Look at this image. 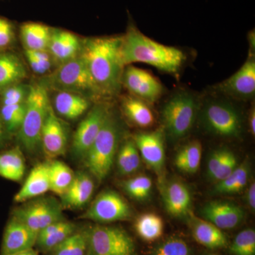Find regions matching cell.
Segmentation results:
<instances>
[{
	"label": "cell",
	"mask_w": 255,
	"mask_h": 255,
	"mask_svg": "<svg viewBox=\"0 0 255 255\" xmlns=\"http://www.w3.org/2000/svg\"><path fill=\"white\" fill-rule=\"evenodd\" d=\"M123 36L92 37L82 43L80 57L93 80L98 97H113L121 90L125 64Z\"/></svg>",
	"instance_id": "cell-1"
},
{
	"label": "cell",
	"mask_w": 255,
	"mask_h": 255,
	"mask_svg": "<svg viewBox=\"0 0 255 255\" xmlns=\"http://www.w3.org/2000/svg\"><path fill=\"white\" fill-rule=\"evenodd\" d=\"M122 53L126 66L133 63H145L174 75L179 74L187 59L182 50L151 39L132 23L123 36Z\"/></svg>",
	"instance_id": "cell-2"
},
{
	"label": "cell",
	"mask_w": 255,
	"mask_h": 255,
	"mask_svg": "<svg viewBox=\"0 0 255 255\" xmlns=\"http://www.w3.org/2000/svg\"><path fill=\"white\" fill-rule=\"evenodd\" d=\"M120 138V128L110 114L95 141L85 155V164L99 182L107 177L113 166Z\"/></svg>",
	"instance_id": "cell-3"
},
{
	"label": "cell",
	"mask_w": 255,
	"mask_h": 255,
	"mask_svg": "<svg viewBox=\"0 0 255 255\" xmlns=\"http://www.w3.org/2000/svg\"><path fill=\"white\" fill-rule=\"evenodd\" d=\"M50 107L48 90L42 84L30 86L26 110L18 139L25 150L36 152L41 145V132Z\"/></svg>",
	"instance_id": "cell-4"
},
{
	"label": "cell",
	"mask_w": 255,
	"mask_h": 255,
	"mask_svg": "<svg viewBox=\"0 0 255 255\" xmlns=\"http://www.w3.org/2000/svg\"><path fill=\"white\" fill-rule=\"evenodd\" d=\"M198 106L194 96L188 92H179L171 97L161 112L164 132L172 140L187 136L195 122Z\"/></svg>",
	"instance_id": "cell-5"
},
{
	"label": "cell",
	"mask_w": 255,
	"mask_h": 255,
	"mask_svg": "<svg viewBox=\"0 0 255 255\" xmlns=\"http://www.w3.org/2000/svg\"><path fill=\"white\" fill-rule=\"evenodd\" d=\"M41 84L46 89H53L58 92H72L85 97H98L95 84L80 55L60 64Z\"/></svg>",
	"instance_id": "cell-6"
},
{
	"label": "cell",
	"mask_w": 255,
	"mask_h": 255,
	"mask_svg": "<svg viewBox=\"0 0 255 255\" xmlns=\"http://www.w3.org/2000/svg\"><path fill=\"white\" fill-rule=\"evenodd\" d=\"M86 255H136V248L123 228L97 225L89 228Z\"/></svg>",
	"instance_id": "cell-7"
},
{
	"label": "cell",
	"mask_w": 255,
	"mask_h": 255,
	"mask_svg": "<svg viewBox=\"0 0 255 255\" xmlns=\"http://www.w3.org/2000/svg\"><path fill=\"white\" fill-rule=\"evenodd\" d=\"M202 120L206 128L223 137H238L243 130L241 115L231 104L211 101L204 106Z\"/></svg>",
	"instance_id": "cell-8"
},
{
	"label": "cell",
	"mask_w": 255,
	"mask_h": 255,
	"mask_svg": "<svg viewBox=\"0 0 255 255\" xmlns=\"http://www.w3.org/2000/svg\"><path fill=\"white\" fill-rule=\"evenodd\" d=\"M13 218L38 234L47 226L64 221L61 205L53 198H44L14 210Z\"/></svg>",
	"instance_id": "cell-9"
},
{
	"label": "cell",
	"mask_w": 255,
	"mask_h": 255,
	"mask_svg": "<svg viewBox=\"0 0 255 255\" xmlns=\"http://www.w3.org/2000/svg\"><path fill=\"white\" fill-rule=\"evenodd\" d=\"M132 212L128 203L116 191H105L96 198L82 219L101 223L127 221Z\"/></svg>",
	"instance_id": "cell-10"
},
{
	"label": "cell",
	"mask_w": 255,
	"mask_h": 255,
	"mask_svg": "<svg viewBox=\"0 0 255 255\" xmlns=\"http://www.w3.org/2000/svg\"><path fill=\"white\" fill-rule=\"evenodd\" d=\"M132 140L142 159L157 174L159 183L162 182L164 180L165 162L163 128L151 132H137L134 135Z\"/></svg>",
	"instance_id": "cell-11"
},
{
	"label": "cell",
	"mask_w": 255,
	"mask_h": 255,
	"mask_svg": "<svg viewBox=\"0 0 255 255\" xmlns=\"http://www.w3.org/2000/svg\"><path fill=\"white\" fill-rule=\"evenodd\" d=\"M110 114L108 107L101 104L95 106L89 112L85 119L79 125L74 135V155L84 159Z\"/></svg>",
	"instance_id": "cell-12"
},
{
	"label": "cell",
	"mask_w": 255,
	"mask_h": 255,
	"mask_svg": "<svg viewBox=\"0 0 255 255\" xmlns=\"http://www.w3.org/2000/svg\"><path fill=\"white\" fill-rule=\"evenodd\" d=\"M122 84L132 95L146 102H155L163 92L161 82L148 72L134 66L124 69Z\"/></svg>",
	"instance_id": "cell-13"
},
{
	"label": "cell",
	"mask_w": 255,
	"mask_h": 255,
	"mask_svg": "<svg viewBox=\"0 0 255 255\" xmlns=\"http://www.w3.org/2000/svg\"><path fill=\"white\" fill-rule=\"evenodd\" d=\"M68 145V128L50 107L41 132V145L48 158L65 154Z\"/></svg>",
	"instance_id": "cell-14"
},
{
	"label": "cell",
	"mask_w": 255,
	"mask_h": 255,
	"mask_svg": "<svg viewBox=\"0 0 255 255\" xmlns=\"http://www.w3.org/2000/svg\"><path fill=\"white\" fill-rule=\"evenodd\" d=\"M220 92L242 100H249L255 94V60L251 55L244 65L218 86Z\"/></svg>",
	"instance_id": "cell-15"
},
{
	"label": "cell",
	"mask_w": 255,
	"mask_h": 255,
	"mask_svg": "<svg viewBox=\"0 0 255 255\" xmlns=\"http://www.w3.org/2000/svg\"><path fill=\"white\" fill-rule=\"evenodd\" d=\"M203 219L221 230L238 227L245 219L241 206L228 201H214L207 203L201 209Z\"/></svg>",
	"instance_id": "cell-16"
},
{
	"label": "cell",
	"mask_w": 255,
	"mask_h": 255,
	"mask_svg": "<svg viewBox=\"0 0 255 255\" xmlns=\"http://www.w3.org/2000/svg\"><path fill=\"white\" fill-rule=\"evenodd\" d=\"M161 194L164 207L171 216L176 218L187 216L191 212L192 196L190 189L179 180L160 182Z\"/></svg>",
	"instance_id": "cell-17"
},
{
	"label": "cell",
	"mask_w": 255,
	"mask_h": 255,
	"mask_svg": "<svg viewBox=\"0 0 255 255\" xmlns=\"http://www.w3.org/2000/svg\"><path fill=\"white\" fill-rule=\"evenodd\" d=\"M37 236L36 233L12 217L5 228L1 255H14L34 248Z\"/></svg>",
	"instance_id": "cell-18"
},
{
	"label": "cell",
	"mask_w": 255,
	"mask_h": 255,
	"mask_svg": "<svg viewBox=\"0 0 255 255\" xmlns=\"http://www.w3.org/2000/svg\"><path fill=\"white\" fill-rule=\"evenodd\" d=\"M82 43L72 32L53 28L48 52L55 61L63 64L80 55Z\"/></svg>",
	"instance_id": "cell-19"
},
{
	"label": "cell",
	"mask_w": 255,
	"mask_h": 255,
	"mask_svg": "<svg viewBox=\"0 0 255 255\" xmlns=\"http://www.w3.org/2000/svg\"><path fill=\"white\" fill-rule=\"evenodd\" d=\"M188 216L191 235L199 244L211 250L221 249L228 246V238L222 230L204 219L196 217L191 212Z\"/></svg>",
	"instance_id": "cell-20"
},
{
	"label": "cell",
	"mask_w": 255,
	"mask_h": 255,
	"mask_svg": "<svg viewBox=\"0 0 255 255\" xmlns=\"http://www.w3.org/2000/svg\"><path fill=\"white\" fill-rule=\"evenodd\" d=\"M48 190H50L48 163L38 164L32 169L22 187L15 195L14 201L18 203L24 202L41 196Z\"/></svg>",
	"instance_id": "cell-21"
},
{
	"label": "cell",
	"mask_w": 255,
	"mask_h": 255,
	"mask_svg": "<svg viewBox=\"0 0 255 255\" xmlns=\"http://www.w3.org/2000/svg\"><path fill=\"white\" fill-rule=\"evenodd\" d=\"M94 189L92 178L85 172H78L75 174L68 190L61 196L63 206L73 209L82 207L91 199Z\"/></svg>",
	"instance_id": "cell-22"
},
{
	"label": "cell",
	"mask_w": 255,
	"mask_h": 255,
	"mask_svg": "<svg viewBox=\"0 0 255 255\" xmlns=\"http://www.w3.org/2000/svg\"><path fill=\"white\" fill-rule=\"evenodd\" d=\"M77 230L76 225L65 220L52 223L38 233L36 246L38 251L46 254L65 241Z\"/></svg>",
	"instance_id": "cell-23"
},
{
	"label": "cell",
	"mask_w": 255,
	"mask_h": 255,
	"mask_svg": "<svg viewBox=\"0 0 255 255\" xmlns=\"http://www.w3.org/2000/svg\"><path fill=\"white\" fill-rule=\"evenodd\" d=\"M52 29L53 28L44 23H23L20 26V36L25 50L48 51Z\"/></svg>",
	"instance_id": "cell-24"
},
{
	"label": "cell",
	"mask_w": 255,
	"mask_h": 255,
	"mask_svg": "<svg viewBox=\"0 0 255 255\" xmlns=\"http://www.w3.org/2000/svg\"><path fill=\"white\" fill-rule=\"evenodd\" d=\"M26 75L24 65L16 55L0 53V90L19 84Z\"/></svg>",
	"instance_id": "cell-25"
},
{
	"label": "cell",
	"mask_w": 255,
	"mask_h": 255,
	"mask_svg": "<svg viewBox=\"0 0 255 255\" xmlns=\"http://www.w3.org/2000/svg\"><path fill=\"white\" fill-rule=\"evenodd\" d=\"M55 109L57 113L68 119H78L90 107L86 97L68 92H58L55 95Z\"/></svg>",
	"instance_id": "cell-26"
},
{
	"label": "cell",
	"mask_w": 255,
	"mask_h": 255,
	"mask_svg": "<svg viewBox=\"0 0 255 255\" xmlns=\"http://www.w3.org/2000/svg\"><path fill=\"white\" fill-rule=\"evenodd\" d=\"M122 107L127 118L138 127L145 128L155 123L153 112L145 101L136 97H125Z\"/></svg>",
	"instance_id": "cell-27"
},
{
	"label": "cell",
	"mask_w": 255,
	"mask_h": 255,
	"mask_svg": "<svg viewBox=\"0 0 255 255\" xmlns=\"http://www.w3.org/2000/svg\"><path fill=\"white\" fill-rule=\"evenodd\" d=\"M250 172L251 167L249 162L248 160L244 161L227 178L216 183L213 192L222 195L236 194L241 192L249 182Z\"/></svg>",
	"instance_id": "cell-28"
},
{
	"label": "cell",
	"mask_w": 255,
	"mask_h": 255,
	"mask_svg": "<svg viewBox=\"0 0 255 255\" xmlns=\"http://www.w3.org/2000/svg\"><path fill=\"white\" fill-rule=\"evenodd\" d=\"M25 172V162L19 148L11 149L0 154V177L9 180H21Z\"/></svg>",
	"instance_id": "cell-29"
},
{
	"label": "cell",
	"mask_w": 255,
	"mask_h": 255,
	"mask_svg": "<svg viewBox=\"0 0 255 255\" xmlns=\"http://www.w3.org/2000/svg\"><path fill=\"white\" fill-rule=\"evenodd\" d=\"M202 145L198 140L189 142L177 152L174 159L176 167L184 173L194 174L200 167Z\"/></svg>",
	"instance_id": "cell-30"
},
{
	"label": "cell",
	"mask_w": 255,
	"mask_h": 255,
	"mask_svg": "<svg viewBox=\"0 0 255 255\" xmlns=\"http://www.w3.org/2000/svg\"><path fill=\"white\" fill-rule=\"evenodd\" d=\"M134 228L139 237L147 243H152L163 235L164 221L159 215L145 213L137 218Z\"/></svg>",
	"instance_id": "cell-31"
},
{
	"label": "cell",
	"mask_w": 255,
	"mask_h": 255,
	"mask_svg": "<svg viewBox=\"0 0 255 255\" xmlns=\"http://www.w3.org/2000/svg\"><path fill=\"white\" fill-rule=\"evenodd\" d=\"M75 177L73 170L60 161L55 160L48 163V178L50 190L60 196H63Z\"/></svg>",
	"instance_id": "cell-32"
},
{
	"label": "cell",
	"mask_w": 255,
	"mask_h": 255,
	"mask_svg": "<svg viewBox=\"0 0 255 255\" xmlns=\"http://www.w3.org/2000/svg\"><path fill=\"white\" fill-rule=\"evenodd\" d=\"M89 228L77 230L45 255H86Z\"/></svg>",
	"instance_id": "cell-33"
},
{
	"label": "cell",
	"mask_w": 255,
	"mask_h": 255,
	"mask_svg": "<svg viewBox=\"0 0 255 255\" xmlns=\"http://www.w3.org/2000/svg\"><path fill=\"white\" fill-rule=\"evenodd\" d=\"M140 155L133 140H127L121 147L117 156V167L122 175L135 173L141 165Z\"/></svg>",
	"instance_id": "cell-34"
},
{
	"label": "cell",
	"mask_w": 255,
	"mask_h": 255,
	"mask_svg": "<svg viewBox=\"0 0 255 255\" xmlns=\"http://www.w3.org/2000/svg\"><path fill=\"white\" fill-rule=\"evenodd\" d=\"M124 190L132 199L145 201L150 197L152 189V182L145 175L130 178L122 182Z\"/></svg>",
	"instance_id": "cell-35"
},
{
	"label": "cell",
	"mask_w": 255,
	"mask_h": 255,
	"mask_svg": "<svg viewBox=\"0 0 255 255\" xmlns=\"http://www.w3.org/2000/svg\"><path fill=\"white\" fill-rule=\"evenodd\" d=\"M26 102L18 105L2 106L0 112L1 122L10 132L18 131L24 119Z\"/></svg>",
	"instance_id": "cell-36"
},
{
	"label": "cell",
	"mask_w": 255,
	"mask_h": 255,
	"mask_svg": "<svg viewBox=\"0 0 255 255\" xmlns=\"http://www.w3.org/2000/svg\"><path fill=\"white\" fill-rule=\"evenodd\" d=\"M150 255H191V250L184 240L172 236L157 244Z\"/></svg>",
	"instance_id": "cell-37"
},
{
	"label": "cell",
	"mask_w": 255,
	"mask_h": 255,
	"mask_svg": "<svg viewBox=\"0 0 255 255\" xmlns=\"http://www.w3.org/2000/svg\"><path fill=\"white\" fill-rule=\"evenodd\" d=\"M229 253L232 255H255V231L252 228L241 231L231 243Z\"/></svg>",
	"instance_id": "cell-38"
},
{
	"label": "cell",
	"mask_w": 255,
	"mask_h": 255,
	"mask_svg": "<svg viewBox=\"0 0 255 255\" xmlns=\"http://www.w3.org/2000/svg\"><path fill=\"white\" fill-rule=\"evenodd\" d=\"M25 55L31 70L37 75H45L51 69L52 58L46 50H25Z\"/></svg>",
	"instance_id": "cell-39"
},
{
	"label": "cell",
	"mask_w": 255,
	"mask_h": 255,
	"mask_svg": "<svg viewBox=\"0 0 255 255\" xmlns=\"http://www.w3.org/2000/svg\"><path fill=\"white\" fill-rule=\"evenodd\" d=\"M1 102L2 106L18 105L27 101L30 86L17 84L1 91Z\"/></svg>",
	"instance_id": "cell-40"
},
{
	"label": "cell",
	"mask_w": 255,
	"mask_h": 255,
	"mask_svg": "<svg viewBox=\"0 0 255 255\" xmlns=\"http://www.w3.org/2000/svg\"><path fill=\"white\" fill-rule=\"evenodd\" d=\"M238 165L239 164H238L237 157L232 151L228 149L226 156H225L224 159L221 162L214 177H213L212 180L215 181L216 183L221 182L223 179L227 178L230 174H232L233 171L237 168Z\"/></svg>",
	"instance_id": "cell-41"
},
{
	"label": "cell",
	"mask_w": 255,
	"mask_h": 255,
	"mask_svg": "<svg viewBox=\"0 0 255 255\" xmlns=\"http://www.w3.org/2000/svg\"><path fill=\"white\" fill-rule=\"evenodd\" d=\"M14 36V26L6 18L0 17V48L9 46Z\"/></svg>",
	"instance_id": "cell-42"
},
{
	"label": "cell",
	"mask_w": 255,
	"mask_h": 255,
	"mask_svg": "<svg viewBox=\"0 0 255 255\" xmlns=\"http://www.w3.org/2000/svg\"><path fill=\"white\" fill-rule=\"evenodd\" d=\"M247 202L251 210L255 211V183L254 181L251 182L247 191L246 196Z\"/></svg>",
	"instance_id": "cell-43"
},
{
	"label": "cell",
	"mask_w": 255,
	"mask_h": 255,
	"mask_svg": "<svg viewBox=\"0 0 255 255\" xmlns=\"http://www.w3.org/2000/svg\"><path fill=\"white\" fill-rule=\"evenodd\" d=\"M249 127L251 132L253 136L255 135V109L251 110L249 117Z\"/></svg>",
	"instance_id": "cell-44"
},
{
	"label": "cell",
	"mask_w": 255,
	"mask_h": 255,
	"mask_svg": "<svg viewBox=\"0 0 255 255\" xmlns=\"http://www.w3.org/2000/svg\"><path fill=\"white\" fill-rule=\"evenodd\" d=\"M11 255H39V253H38L37 250L32 248V249L28 250V251L21 252V253H16V254Z\"/></svg>",
	"instance_id": "cell-45"
},
{
	"label": "cell",
	"mask_w": 255,
	"mask_h": 255,
	"mask_svg": "<svg viewBox=\"0 0 255 255\" xmlns=\"http://www.w3.org/2000/svg\"><path fill=\"white\" fill-rule=\"evenodd\" d=\"M3 140H4V131H3L2 122L0 117V145L2 143Z\"/></svg>",
	"instance_id": "cell-46"
},
{
	"label": "cell",
	"mask_w": 255,
	"mask_h": 255,
	"mask_svg": "<svg viewBox=\"0 0 255 255\" xmlns=\"http://www.w3.org/2000/svg\"><path fill=\"white\" fill-rule=\"evenodd\" d=\"M204 255H221L217 254V253H208V254H206Z\"/></svg>",
	"instance_id": "cell-47"
}]
</instances>
